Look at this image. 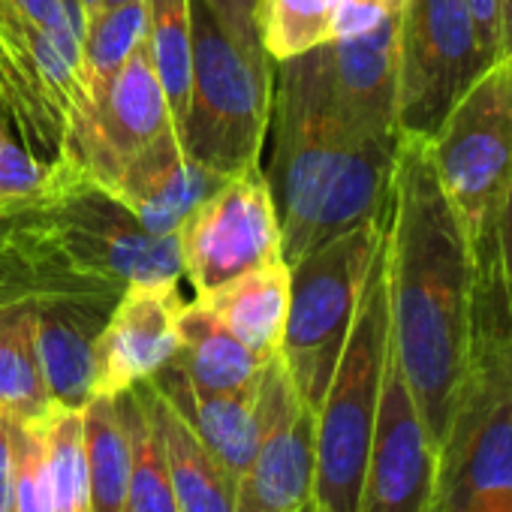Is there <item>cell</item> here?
Instances as JSON below:
<instances>
[{
  "label": "cell",
  "mask_w": 512,
  "mask_h": 512,
  "mask_svg": "<svg viewBox=\"0 0 512 512\" xmlns=\"http://www.w3.org/2000/svg\"><path fill=\"white\" fill-rule=\"evenodd\" d=\"M398 19L401 7L374 31L329 43L341 109L374 136H398Z\"/></svg>",
  "instance_id": "cell-18"
},
{
  "label": "cell",
  "mask_w": 512,
  "mask_h": 512,
  "mask_svg": "<svg viewBox=\"0 0 512 512\" xmlns=\"http://www.w3.org/2000/svg\"><path fill=\"white\" fill-rule=\"evenodd\" d=\"M13 296H25L4 272H0V302H4V299H13Z\"/></svg>",
  "instance_id": "cell-40"
},
{
  "label": "cell",
  "mask_w": 512,
  "mask_h": 512,
  "mask_svg": "<svg viewBox=\"0 0 512 512\" xmlns=\"http://www.w3.org/2000/svg\"><path fill=\"white\" fill-rule=\"evenodd\" d=\"M500 43L503 58L512 55V0H500Z\"/></svg>",
  "instance_id": "cell-38"
},
{
  "label": "cell",
  "mask_w": 512,
  "mask_h": 512,
  "mask_svg": "<svg viewBox=\"0 0 512 512\" xmlns=\"http://www.w3.org/2000/svg\"><path fill=\"white\" fill-rule=\"evenodd\" d=\"M386 232V211L290 266V308L281 338V362L299 398L317 413L344 353L356 305Z\"/></svg>",
  "instance_id": "cell-8"
},
{
  "label": "cell",
  "mask_w": 512,
  "mask_h": 512,
  "mask_svg": "<svg viewBox=\"0 0 512 512\" xmlns=\"http://www.w3.org/2000/svg\"><path fill=\"white\" fill-rule=\"evenodd\" d=\"M488 67L464 0H404L398 19V136L428 139Z\"/></svg>",
  "instance_id": "cell-9"
},
{
  "label": "cell",
  "mask_w": 512,
  "mask_h": 512,
  "mask_svg": "<svg viewBox=\"0 0 512 512\" xmlns=\"http://www.w3.org/2000/svg\"><path fill=\"white\" fill-rule=\"evenodd\" d=\"M136 389L157 428L178 512H235L238 479L202 446V440L148 380Z\"/></svg>",
  "instance_id": "cell-20"
},
{
  "label": "cell",
  "mask_w": 512,
  "mask_h": 512,
  "mask_svg": "<svg viewBox=\"0 0 512 512\" xmlns=\"http://www.w3.org/2000/svg\"><path fill=\"white\" fill-rule=\"evenodd\" d=\"M269 359L247 350L217 317L199 302H184L178 314L175 365L193 386L208 392H241L260 383Z\"/></svg>",
  "instance_id": "cell-22"
},
{
  "label": "cell",
  "mask_w": 512,
  "mask_h": 512,
  "mask_svg": "<svg viewBox=\"0 0 512 512\" xmlns=\"http://www.w3.org/2000/svg\"><path fill=\"white\" fill-rule=\"evenodd\" d=\"M184 278L196 293L281 263V223L263 163L226 178L178 229Z\"/></svg>",
  "instance_id": "cell-11"
},
{
  "label": "cell",
  "mask_w": 512,
  "mask_h": 512,
  "mask_svg": "<svg viewBox=\"0 0 512 512\" xmlns=\"http://www.w3.org/2000/svg\"><path fill=\"white\" fill-rule=\"evenodd\" d=\"M223 181L226 175L190 157L178 133L166 130L121 169L109 193L151 235H178L181 223Z\"/></svg>",
  "instance_id": "cell-16"
},
{
  "label": "cell",
  "mask_w": 512,
  "mask_h": 512,
  "mask_svg": "<svg viewBox=\"0 0 512 512\" xmlns=\"http://www.w3.org/2000/svg\"><path fill=\"white\" fill-rule=\"evenodd\" d=\"M314 512H320V509H314Z\"/></svg>",
  "instance_id": "cell-42"
},
{
  "label": "cell",
  "mask_w": 512,
  "mask_h": 512,
  "mask_svg": "<svg viewBox=\"0 0 512 512\" xmlns=\"http://www.w3.org/2000/svg\"><path fill=\"white\" fill-rule=\"evenodd\" d=\"M115 305L76 296L34 299V338L52 407L82 410L94 398L97 338Z\"/></svg>",
  "instance_id": "cell-17"
},
{
  "label": "cell",
  "mask_w": 512,
  "mask_h": 512,
  "mask_svg": "<svg viewBox=\"0 0 512 512\" xmlns=\"http://www.w3.org/2000/svg\"><path fill=\"white\" fill-rule=\"evenodd\" d=\"M115 401L130 437V479L124 512H178L163 446L139 389L133 386L127 392H118Z\"/></svg>",
  "instance_id": "cell-26"
},
{
  "label": "cell",
  "mask_w": 512,
  "mask_h": 512,
  "mask_svg": "<svg viewBox=\"0 0 512 512\" xmlns=\"http://www.w3.org/2000/svg\"><path fill=\"white\" fill-rule=\"evenodd\" d=\"M269 136L266 178L287 266L386 211L401 136H374L347 118L329 46L275 64Z\"/></svg>",
  "instance_id": "cell-2"
},
{
  "label": "cell",
  "mask_w": 512,
  "mask_h": 512,
  "mask_svg": "<svg viewBox=\"0 0 512 512\" xmlns=\"http://www.w3.org/2000/svg\"><path fill=\"white\" fill-rule=\"evenodd\" d=\"M386 287L392 350L440 452L470 362L476 266L422 136L398 139L386 205Z\"/></svg>",
  "instance_id": "cell-1"
},
{
  "label": "cell",
  "mask_w": 512,
  "mask_h": 512,
  "mask_svg": "<svg viewBox=\"0 0 512 512\" xmlns=\"http://www.w3.org/2000/svg\"><path fill=\"white\" fill-rule=\"evenodd\" d=\"M91 512H124L130 479V437L115 395H94L82 407Z\"/></svg>",
  "instance_id": "cell-24"
},
{
  "label": "cell",
  "mask_w": 512,
  "mask_h": 512,
  "mask_svg": "<svg viewBox=\"0 0 512 512\" xmlns=\"http://www.w3.org/2000/svg\"><path fill=\"white\" fill-rule=\"evenodd\" d=\"M404 0H341L332 19V40L359 37L383 25Z\"/></svg>",
  "instance_id": "cell-34"
},
{
  "label": "cell",
  "mask_w": 512,
  "mask_h": 512,
  "mask_svg": "<svg viewBox=\"0 0 512 512\" xmlns=\"http://www.w3.org/2000/svg\"><path fill=\"white\" fill-rule=\"evenodd\" d=\"M49 413L52 398L43 383L34 338V296L4 299L0 302V416L40 422Z\"/></svg>",
  "instance_id": "cell-23"
},
{
  "label": "cell",
  "mask_w": 512,
  "mask_h": 512,
  "mask_svg": "<svg viewBox=\"0 0 512 512\" xmlns=\"http://www.w3.org/2000/svg\"><path fill=\"white\" fill-rule=\"evenodd\" d=\"M43 467L52 512H91L82 410L52 407L43 419Z\"/></svg>",
  "instance_id": "cell-27"
},
{
  "label": "cell",
  "mask_w": 512,
  "mask_h": 512,
  "mask_svg": "<svg viewBox=\"0 0 512 512\" xmlns=\"http://www.w3.org/2000/svg\"><path fill=\"white\" fill-rule=\"evenodd\" d=\"M52 175L55 163H46L37 154H31L10 133L7 118H0V202H13L43 190Z\"/></svg>",
  "instance_id": "cell-32"
},
{
  "label": "cell",
  "mask_w": 512,
  "mask_h": 512,
  "mask_svg": "<svg viewBox=\"0 0 512 512\" xmlns=\"http://www.w3.org/2000/svg\"><path fill=\"white\" fill-rule=\"evenodd\" d=\"M172 127L169 103L148 49L142 46L76 118L61 163L79 166L112 190L121 169Z\"/></svg>",
  "instance_id": "cell-13"
},
{
  "label": "cell",
  "mask_w": 512,
  "mask_h": 512,
  "mask_svg": "<svg viewBox=\"0 0 512 512\" xmlns=\"http://www.w3.org/2000/svg\"><path fill=\"white\" fill-rule=\"evenodd\" d=\"M13 440V512H52L43 467V419L16 422Z\"/></svg>",
  "instance_id": "cell-31"
},
{
  "label": "cell",
  "mask_w": 512,
  "mask_h": 512,
  "mask_svg": "<svg viewBox=\"0 0 512 512\" xmlns=\"http://www.w3.org/2000/svg\"><path fill=\"white\" fill-rule=\"evenodd\" d=\"M91 97L52 43L10 0H0V115L46 163L64 160L76 118Z\"/></svg>",
  "instance_id": "cell-10"
},
{
  "label": "cell",
  "mask_w": 512,
  "mask_h": 512,
  "mask_svg": "<svg viewBox=\"0 0 512 512\" xmlns=\"http://www.w3.org/2000/svg\"><path fill=\"white\" fill-rule=\"evenodd\" d=\"M148 383L184 419L202 446L235 479H241L263 434L260 383L241 392H208L193 386L175 365H166Z\"/></svg>",
  "instance_id": "cell-19"
},
{
  "label": "cell",
  "mask_w": 512,
  "mask_h": 512,
  "mask_svg": "<svg viewBox=\"0 0 512 512\" xmlns=\"http://www.w3.org/2000/svg\"><path fill=\"white\" fill-rule=\"evenodd\" d=\"M440 512H512V323L476 290L470 362L440 446Z\"/></svg>",
  "instance_id": "cell-4"
},
{
  "label": "cell",
  "mask_w": 512,
  "mask_h": 512,
  "mask_svg": "<svg viewBox=\"0 0 512 512\" xmlns=\"http://www.w3.org/2000/svg\"><path fill=\"white\" fill-rule=\"evenodd\" d=\"M10 4L43 34L52 37V43L61 49V55L70 61L76 76L82 79L85 91V16L76 0H10ZM91 97V94H88Z\"/></svg>",
  "instance_id": "cell-30"
},
{
  "label": "cell",
  "mask_w": 512,
  "mask_h": 512,
  "mask_svg": "<svg viewBox=\"0 0 512 512\" xmlns=\"http://www.w3.org/2000/svg\"><path fill=\"white\" fill-rule=\"evenodd\" d=\"M389 359V287L386 232L368 269L356 317L317 407V488L320 512H356L365 464L377 428L383 374Z\"/></svg>",
  "instance_id": "cell-5"
},
{
  "label": "cell",
  "mask_w": 512,
  "mask_h": 512,
  "mask_svg": "<svg viewBox=\"0 0 512 512\" xmlns=\"http://www.w3.org/2000/svg\"><path fill=\"white\" fill-rule=\"evenodd\" d=\"M205 4L235 43L263 52L260 31H256V0H205Z\"/></svg>",
  "instance_id": "cell-35"
},
{
  "label": "cell",
  "mask_w": 512,
  "mask_h": 512,
  "mask_svg": "<svg viewBox=\"0 0 512 512\" xmlns=\"http://www.w3.org/2000/svg\"><path fill=\"white\" fill-rule=\"evenodd\" d=\"M437 181L470 241L476 287L488 278L491 226L512 175V55L497 58L428 136Z\"/></svg>",
  "instance_id": "cell-7"
},
{
  "label": "cell",
  "mask_w": 512,
  "mask_h": 512,
  "mask_svg": "<svg viewBox=\"0 0 512 512\" xmlns=\"http://www.w3.org/2000/svg\"><path fill=\"white\" fill-rule=\"evenodd\" d=\"M437 482L440 452L422 425L389 338L377 428L356 512H440Z\"/></svg>",
  "instance_id": "cell-14"
},
{
  "label": "cell",
  "mask_w": 512,
  "mask_h": 512,
  "mask_svg": "<svg viewBox=\"0 0 512 512\" xmlns=\"http://www.w3.org/2000/svg\"><path fill=\"white\" fill-rule=\"evenodd\" d=\"M76 4H79V10H82V16H85V25H88L94 16L103 13V0H76Z\"/></svg>",
  "instance_id": "cell-39"
},
{
  "label": "cell",
  "mask_w": 512,
  "mask_h": 512,
  "mask_svg": "<svg viewBox=\"0 0 512 512\" xmlns=\"http://www.w3.org/2000/svg\"><path fill=\"white\" fill-rule=\"evenodd\" d=\"M145 0L106 7L85 25V82L91 100L145 46Z\"/></svg>",
  "instance_id": "cell-29"
},
{
  "label": "cell",
  "mask_w": 512,
  "mask_h": 512,
  "mask_svg": "<svg viewBox=\"0 0 512 512\" xmlns=\"http://www.w3.org/2000/svg\"><path fill=\"white\" fill-rule=\"evenodd\" d=\"M467 13L473 19V31L479 40V49L488 64L503 58V43H500V0H464Z\"/></svg>",
  "instance_id": "cell-36"
},
{
  "label": "cell",
  "mask_w": 512,
  "mask_h": 512,
  "mask_svg": "<svg viewBox=\"0 0 512 512\" xmlns=\"http://www.w3.org/2000/svg\"><path fill=\"white\" fill-rule=\"evenodd\" d=\"M178 281L133 284L115 302L100 338L94 395H118L163 371L178 353Z\"/></svg>",
  "instance_id": "cell-15"
},
{
  "label": "cell",
  "mask_w": 512,
  "mask_h": 512,
  "mask_svg": "<svg viewBox=\"0 0 512 512\" xmlns=\"http://www.w3.org/2000/svg\"><path fill=\"white\" fill-rule=\"evenodd\" d=\"M145 49L163 85L175 133L184 124L193 73V25L190 0H145Z\"/></svg>",
  "instance_id": "cell-25"
},
{
  "label": "cell",
  "mask_w": 512,
  "mask_h": 512,
  "mask_svg": "<svg viewBox=\"0 0 512 512\" xmlns=\"http://www.w3.org/2000/svg\"><path fill=\"white\" fill-rule=\"evenodd\" d=\"M16 419L0 416V512H13V446Z\"/></svg>",
  "instance_id": "cell-37"
},
{
  "label": "cell",
  "mask_w": 512,
  "mask_h": 512,
  "mask_svg": "<svg viewBox=\"0 0 512 512\" xmlns=\"http://www.w3.org/2000/svg\"><path fill=\"white\" fill-rule=\"evenodd\" d=\"M118 4H130V0H103V10L106 7H118Z\"/></svg>",
  "instance_id": "cell-41"
},
{
  "label": "cell",
  "mask_w": 512,
  "mask_h": 512,
  "mask_svg": "<svg viewBox=\"0 0 512 512\" xmlns=\"http://www.w3.org/2000/svg\"><path fill=\"white\" fill-rule=\"evenodd\" d=\"M196 302L247 350L260 359H272L281 350L290 308V266L281 260L250 269L214 290L196 293Z\"/></svg>",
  "instance_id": "cell-21"
},
{
  "label": "cell",
  "mask_w": 512,
  "mask_h": 512,
  "mask_svg": "<svg viewBox=\"0 0 512 512\" xmlns=\"http://www.w3.org/2000/svg\"><path fill=\"white\" fill-rule=\"evenodd\" d=\"M193 73L178 139L190 157L220 175L263 160L272 121L275 61L235 43L205 0H190Z\"/></svg>",
  "instance_id": "cell-6"
},
{
  "label": "cell",
  "mask_w": 512,
  "mask_h": 512,
  "mask_svg": "<svg viewBox=\"0 0 512 512\" xmlns=\"http://www.w3.org/2000/svg\"><path fill=\"white\" fill-rule=\"evenodd\" d=\"M0 272L34 299L106 305L133 284L184 278L178 235H151L103 184L61 160L43 190L0 202Z\"/></svg>",
  "instance_id": "cell-3"
},
{
  "label": "cell",
  "mask_w": 512,
  "mask_h": 512,
  "mask_svg": "<svg viewBox=\"0 0 512 512\" xmlns=\"http://www.w3.org/2000/svg\"><path fill=\"white\" fill-rule=\"evenodd\" d=\"M491 287L503 314L512 323V175L503 187V196L494 211V226H491V263H488V278L476 290Z\"/></svg>",
  "instance_id": "cell-33"
},
{
  "label": "cell",
  "mask_w": 512,
  "mask_h": 512,
  "mask_svg": "<svg viewBox=\"0 0 512 512\" xmlns=\"http://www.w3.org/2000/svg\"><path fill=\"white\" fill-rule=\"evenodd\" d=\"M263 434L238 479L235 512H314L317 413L299 398L281 356L260 377Z\"/></svg>",
  "instance_id": "cell-12"
},
{
  "label": "cell",
  "mask_w": 512,
  "mask_h": 512,
  "mask_svg": "<svg viewBox=\"0 0 512 512\" xmlns=\"http://www.w3.org/2000/svg\"><path fill=\"white\" fill-rule=\"evenodd\" d=\"M341 0H256V31L263 52L281 64L332 43V19Z\"/></svg>",
  "instance_id": "cell-28"
}]
</instances>
